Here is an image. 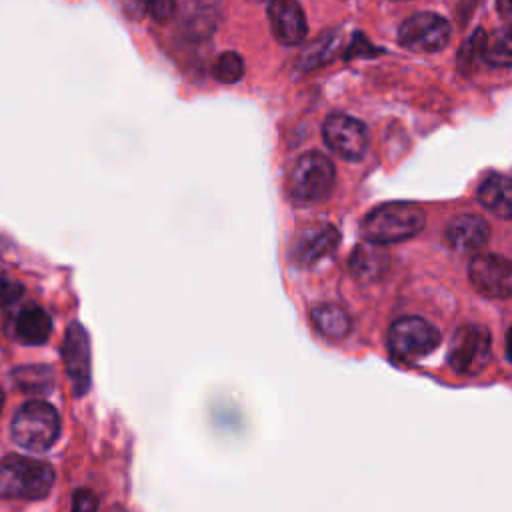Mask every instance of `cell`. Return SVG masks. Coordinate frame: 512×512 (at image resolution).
<instances>
[{
	"label": "cell",
	"instance_id": "cell-1",
	"mask_svg": "<svg viewBox=\"0 0 512 512\" xmlns=\"http://www.w3.org/2000/svg\"><path fill=\"white\" fill-rule=\"evenodd\" d=\"M426 224L424 210L412 202H388L370 210L360 232L370 244H394L416 236Z\"/></svg>",
	"mask_w": 512,
	"mask_h": 512
},
{
	"label": "cell",
	"instance_id": "cell-2",
	"mask_svg": "<svg viewBox=\"0 0 512 512\" xmlns=\"http://www.w3.org/2000/svg\"><path fill=\"white\" fill-rule=\"evenodd\" d=\"M56 480L52 464L20 454H10L0 462V496L16 500H42Z\"/></svg>",
	"mask_w": 512,
	"mask_h": 512
},
{
	"label": "cell",
	"instance_id": "cell-3",
	"mask_svg": "<svg viewBox=\"0 0 512 512\" xmlns=\"http://www.w3.org/2000/svg\"><path fill=\"white\" fill-rule=\"evenodd\" d=\"M12 440L34 452L48 450L60 436L58 410L42 400H30L22 404L12 418Z\"/></svg>",
	"mask_w": 512,
	"mask_h": 512
},
{
	"label": "cell",
	"instance_id": "cell-4",
	"mask_svg": "<svg viewBox=\"0 0 512 512\" xmlns=\"http://www.w3.org/2000/svg\"><path fill=\"white\" fill-rule=\"evenodd\" d=\"M336 184L334 164L322 152H304L288 176V192L298 202H320Z\"/></svg>",
	"mask_w": 512,
	"mask_h": 512
},
{
	"label": "cell",
	"instance_id": "cell-5",
	"mask_svg": "<svg viewBox=\"0 0 512 512\" xmlns=\"http://www.w3.org/2000/svg\"><path fill=\"white\" fill-rule=\"evenodd\" d=\"M438 344V328L420 316L398 318L388 330L390 356L400 364H412L428 356Z\"/></svg>",
	"mask_w": 512,
	"mask_h": 512
},
{
	"label": "cell",
	"instance_id": "cell-6",
	"mask_svg": "<svg viewBox=\"0 0 512 512\" xmlns=\"http://www.w3.org/2000/svg\"><path fill=\"white\" fill-rule=\"evenodd\" d=\"M492 356L490 330L480 324L460 326L448 346V364L464 376L480 374Z\"/></svg>",
	"mask_w": 512,
	"mask_h": 512
},
{
	"label": "cell",
	"instance_id": "cell-7",
	"mask_svg": "<svg viewBox=\"0 0 512 512\" xmlns=\"http://www.w3.org/2000/svg\"><path fill=\"white\" fill-rule=\"evenodd\" d=\"M450 40V24L434 12H418L406 18L398 30V42L418 54L442 50Z\"/></svg>",
	"mask_w": 512,
	"mask_h": 512
},
{
	"label": "cell",
	"instance_id": "cell-8",
	"mask_svg": "<svg viewBox=\"0 0 512 512\" xmlns=\"http://www.w3.org/2000/svg\"><path fill=\"white\" fill-rule=\"evenodd\" d=\"M326 146L344 160H360L368 146L366 126L348 114H330L322 128Z\"/></svg>",
	"mask_w": 512,
	"mask_h": 512
},
{
	"label": "cell",
	"instance_id": "cell-9",
	"mask_svg": "<svg viewBox=\"0 0 512 512\" xmlns=\"http://www.w3.org/2000/svg\"><path fill=\"white\" fill-rule=\"evenodd\" d=\"M472 286L488 298L512 296V260L498 254H478L468 264Z\"/></svg>",
	"mask_w": 512,
	"mask_h": 512
},
{
	"label": "cell",
	"instance_id": "cell-10",
	"mask_svg": "<svg viewBox=\"0 0 512 512\" xmlns=\"http://www.w3.org/2000/svg\"><path fill=\"white\" fill-rule=\"evenodd\" d=\"M62 360L72 380L76 396H84L92 382L90 372V338L80 322H72L62 342Z\"/></svg>",
	"mask_w": 512,
	"mask_h": 512
},
{
	"label": "cell",
	"instance_id": "cell-11",
	"mask_svg": "<svg viewBox=\"0 0 512 512\" xmlns=\"http://www.w3.org/2000/svg\"><path fill=\"white\" fill-rule=\"evenodd\" d=\"M340 244V234L332 224H314L296 238L292 250H290V260L296 266H312L318 260L326 258L336 250Z\"/></svg>",
	"mask_w": 512,
	"mask_h": 512
},
{
	"label": "cell",
	"instance_id": "cell-12",
	"mask_svg": "<svg viewBox=\"0 0 512 512\" xmlns=\"http://www.w3.org/2000/svg\"><path fill=\"white\" fill-rule=\"evenodd\" d=\"M268 20L274 38L284 46H294L308 34L306 16L296 0H272L268 4Z\"/></svg>",
	"mask_w": 512,
	"mask_h": 512
},
{
	"label": "cell",
	"instance_id": "cell-13",
	"mask_svg": "<svg viewBox=\"0 0 512 512\" xmlns=\"http://www.w3.org/2000/svg\"><path fill=\"white\" fill-rule=\"evenodd\" d=\"M490 238V226L484 218L474 214H462L448 222L446 242L458 252L480 250Z\"/></svg>",
	"mask_w": 512,
	"mask_h": 512
},
{
	"label": "cell",
	"instance_id": "cell-14",
	"mask_svg": "<svg viewBox=\"0 0 512 512\" xmlns=\"http://www.w3.org/2000/svg\"><path fill=\"white\" fill-rule=\"evenodd\" d=\"M348 268L358 282L370 284L384 278V274L390 268V258L378 244L366 242V244H358L352 250L348 258Z\"/></svg>",
	"mask_w": 512,
	"mask_h": 512
},
{
	"label": "cell",
	"instance_id": "cell-15",
	"mask_svg": "<svg viewBox=\"0 0 512 512\" xmlns=\"http://www.w3.org/2000/svg\"><path fill=\"white\" fill-rule=\"evenodd\" d=\"M478 202L498 218H512V176L490 174L478 186Z\"/></svg>",
	"mask_w": 512,
	"mask_h": 512
},
{
	"label": "cell",
	"instance_id": "cell-16",
	"mask_svg": "<svg viewBox=\"0 0 512 512\" xmlns=\"http://www.w3.org/2000/svg\"><path fill=\"white\" fill-rule=\"evenodd\" d=\"M14 334L22 344L40 346L52 334V318L40 306H26L16 316Z\"/></svg>",
	"mask_w": 512,
	"mask_h": 512
},
{
	"label": "cell",
	"instance_id": "cell-17",
	"mask_svg": "<svg viewBox=\"0 0 512 512\" xmlns=\"http://www.w3.org/2000/svg\"><path fill=\"white\" fill-rule=\"evenodd\" d=\"M310 318H312L316 330L330 340H342L352 330V318L348 316V312L344 308H340L336 304H320V306L312 308Z\"/></svg>",
	"mask_w": 512,
	"mask_h": 512
},
{
	"label": "cell",
	"instance_id": "cell-18",
	"mask_svg": "<svg viewBox=\"0 0 512 512\" xmlns=\"http://www.w3.org/2000/svg\"><path fill=\"white\" fill-rule=\"evenodd\" d=\"M482 60L496 68L512 66V24H506L484 36Z\"/></svg>",
	"mask_w": 512,
	"mask_h": 512
},
{
	"label": "cell",
	"instance_id": "cell-19",
	"mask_svg": "<svg viewBox=\"0 0 512 512\" xmlns=\"http://www.w3.org/2000/svg\"><path fill=\"white\" fill-rule=\"evenodd\" d=\"M216 22L214 0H188L184 8V24L194 34H210Z\"/></svg>",
	"mask_w": 512,
	"mask_h": 512
},
{
	"label": "cell",
	"instance_id": "cell-20",
	"mask_svg": "<svg viewBox=\"0 0 512 512\" xmlns=\"http://www.w3.org/2000/svg\"><path fill=\"white\" fill-rule=\"evenodd\" d=\"M124 4L132 16H148L156 22L170 20L176 8V0H124Z\"/></svg>",
	"mask_w": 512,
	"mask_h": 512
},
{
	"label": "cell",
	"instance_id": "cell-21",
	"mask_svg": "<svg viewBox=\"0 0 512 512\" xmlns=\"http://www.w3.org/2000/svg\"><path fill=\"white\" fill-rule=\"evenodd\" d=\"M14 380L26 392H44L52 384V370L48 366H22L14 372Z\"/></svg>",
	"mask_w": 512,
	"mask_h": 512
},
{
	"label": "cell",
	"instance_id": "cell-22",
	"mask_svg": "<svg viewBox=\"0 0 512 512\" xmlns=\"http://www.w3.org/2000/svg\"><path fill=\"white\" fill-rule=\"evenodd\" d=\"M212 74L218 82L222 84H234L244 76V60L238 52H222L214 66H212Z\"/></svg>",
	"mask_w": 512,
	"mask_h": 512
},
{
	"label": "cell",
	"instance_id": "cell-23",
	"mask_svg": "<svg viewBox=\"0 0 512 512\" xmlns=\"http://www.w3.org/2000/svg\"><path fill=\"white\" fill-rule=\"evenodd\" d=\"M336 48V38L328 36V38H320L318 42H314L304 54H302V68H314L318 64H322L326 58H330V54Z\"/></svg>",
	"mask_w": 512,
	"mask_h": 512
},
{
	"label": "cell",
	"instance_id": "cell-24",
	"mask_svg": "<svg viewBox=\"0 0 512 512\" xmlns=\"http://www.w3.org/2000/svg\"><path fill=\"white\" fill-rule=\"evenodd\" d=\"M482 40H484V32H482V30L474 32V34L468 38V42L464 44V48H462V52H460V56H458V66H460L462 70H470V68L474 66V62H476L478 58H482Z\"/></svg>",
	"mask_w": 512,
	"mask_h": 512
},
{
	"label": "cell",
	"instance_id": "cell-25",
	"mask_svg": "<svg viewBox=\"0 0 512 512\" xmlns=\"http://www.w3.org/2000/svg\"><path fill=\"white\" fill-rule=\"evenodd\" d=\"M70 512H98V498L92 490H76L72 496Z\"/></svg>",
	"mask_w": 512,
	"mask_h": 512
},
{
	"label": "cell",
	"instance_id": "cell-26",
	"mask_svg": "<svg viewBox=\"0 0 512 512\" xmlns=\"http://www.w3.org/2000/svg\"><path fill=\"white\" fill-rule=\"evenodd\" d=\"M496 8H498L500 18L506 24H512V0H496Z\"/></svg>",
	"mask_w": 512,
	"mask_h": 512
},
{
	"label": "cell",
	"instance_id": "cell-27",
	"mask_svg": "<svg viewBox=\"0 0 512 512\" xmlns=\"http://www.w3.org/2000/svg\"><path fill=\"white\" fill-rule=\"evenodd\" d=\"M506 356H508V360L512 362V326H510L508 338H506Z\"/></svg>",
	"mask_w": 512,
	"mask_h": 512
},
{
	"label": "cell",
	"instance_id": "cell-28",
	"mask_svg": "<svg viewBox=\"0 0 512 512\" xmlns=\"http://www.w3.org/2000/svg\"><path fill=\"white\" fill-rule=\"evenodd\" d=\"M2 406H4V392H2V388H0V412H2Z\"/></svg>",
	"mask_w": 512,
	"mask_h": 512
}]
</instances>
